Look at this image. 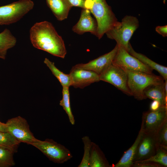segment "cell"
Returning <instances> with one entry per match:
<instances>
[{
    "label": "cell",
    "mask_w": 167,
    "mask_h": 167,
    "mask_svg": "<svg viewBox=\"0 0 167 167\" xmlns=\"http://www.w3.org/2000/svg\"><path fill=\"white\" fill-rule=\"evenodd\" d=\"M30 37L35 48L65 58L67 52L64 41L50 22L45 21L35 23L30 30Z\"/></svg>",
    "instance_id": "1"
},
{
    "label": "cell",
    "mask_w": 167,
    "mask_h": 167,
    "mask_svg": "<svg viewBox=\"0 0 167 167\" xmlns=\"http://www.w3.org/2000/svg\"><path fill=\"white\" fill-rule=\"evenodd\" d=\"M85 9L94 16L97 24V37L101 39L118 21L106 0H86Z\"/></svg>",
    "instance_id": "2"
},
{
    "label": "cell",
    "mask_w": 167,
    "mask_h": 167,
    "mask_svg": "<svg viewBox=\"0 0 167 167\" xmlns=\"http://www.w3.org/2000/svg\"><path fill=\"white\" fill-rule=\"evenodd\" d=\"M139 26L138 19L135 17L126 15L121 22L118 21L105 34L107 37L115 40L117 44L128 51L130 40Z\"/></svg>",
    "instance_id": "3"
},
{
    "label": "cell",
    "mask_w": 167,
    "mask_h": 167,
    "mask_svg": "<svg viewBox=\"0 0 167 167\" xmlns=\"http://www.w3.org/2000/svg\"><path fill=\"white\" fill-rule=\"evenodd\" d=\"M127 76L128 87L132 96L138 100L146 99L144 91L148 87L161 84L164 80L161 76L144 72L125 70Z\"/></svg>",
    "instance_id": "4"
},
{
    "label": "cell",
    "mask_w": 167,
    "mask_h": 167,
    "mask_svg": "<svg viewBox=\"0 0 167 167\" xmlns=\"http://www.w3.org/2000/svg\"><path fill=\"white\" fill-rule=\"evenodd\" d=\"M30 145L36 148L55 163L63 164L73 157L68 149L52 139H47L42 141L37 139Z\"/></svg>",
    "instance_id": "5"
},
{
    "label": "cell",
    "mask_w": 167,
    "mask_h": 167,
    "mask_svg": "<svg viewBox=\"0 0 167 167\" xmlns=\"http://www.w3.org/2000/svg\"><path fill=\"white\" fill-rule=\"evenodd\" d=\"M31 0H19L0 6V25H8L19 21L33 8Z\"/></svg>",
    "instance_id": "6"
},
{
    "label": "cell",
    "mask_w": 167,
    "mask_h": 167,
    "mask_svg": "<svg viewBox=\"0 0 167 167\" xmlns=\"http://www.w3.org/2000/svg\"><path fill=\"white\" fill-rule=\"evenodd\" d=\"M6 124L7 132L20 143L30 144L37 139L30 130L27 120L20 116L9 119Z\"/></svg>",
    "instance_id": "7"
},
{
    "label": "cell",
    "mask_w": 167,
    "mask_h": 167,
    "mask_svg": "<svg viewBox=\"0 0 167 167\" xmlns=\"http://www.w3.org/2000/svg\"><path fill=\"white\" fill-rule=\"evenodd\" d=\"M167 122V106H163L156 111L144 112L141 126L144 133L156 135Z\"/></svg>",
    "instance_id": "8"
},
{
    "label": "cell",
    "mask_w": 167,
    "mask_h": 167,
    "mask_svg": "<svg viewBox=\"0 0 167 167\" xmlns=\"http://www.w3.org/2000/svg\"><path fill=\"white\" fill-rule=\"evenodd\" d=\"M112 64L125 70L153 74L152 69L131 55L123 47L119 45Z\"/></svg>",
    "instance_id": "9"
},
{
    "label": "cell",
    "mask_w": 167,
    "mask_h": 167,
    "mask_svg": "<svg viewBox=\"0 0 167 167\" xmlns=\"http://www.w3.org/2000/svg\"><path fill=\"white\" fill-rule=\"evenodd\" d=\"M100 80L109 83L124 93L132 96L128 87L126 72L112 64L99 75Z\"/></svg>",
    "instance_id": "10"
},
{
    "label": "cell",
    "mask_w": 167,
    "mask_h": 167,
    "mask_svg": "<svg viewBox=\"0 0 167 167\" xmlns=\"http://www.w3.org/2000/svg\"><path fill=\"white\" fill-rule=\"evenodd\" d=\"M118 48V45L116 44L114 48L109 52L88 63L78 64L74 66L76 68L93 71L100 75L112 64Z\"/></svg>",
    "instance_id": "11"
},
{
    "label": "cell",
    "mask_w": 167,
    "mask_h": 167,
    "mask_svg": "<svg viewBox=\"0 0 167 167\" xmlns=\"http://www.w3.org/2000/svg\"><path fill=\"white\" fill-rule=\"evenodd\" d=\"M158 145L156 135L144 133L138 146L133 162L144 160L153 156L156 152Z\"/></svg>",
    "instance_id": "12"
},
{
    "label": "cell",
    "mask_w": 167,
    "mask_h": 167,
    "mask_svg": "<svg viewBox=\"0 0 167 167\" xmlns=\"http://www.w3.org/2000/svg\"><path fill=\"white\" fill-rule=\"evenodd\" d=\"M71 86L83 88L91 84L100 81L99 75L92 71L76 68L73 66L69 73Z\"/></svg>",
    "instance_id": "13"
},
{
    "label": "cell",
    "mask_w": 167,
    "mask_h": 167,
    "mask_svg": "<svg viewBox=\"0 0 167 167\" xmlns=\"http://www.w3.org/2000/svg\"><path fill=\"white\" fill-rule=\"evenodd\" d=\"M72 30L74 32L79 34L90 32L97 36V23L96 20L92 17L88 10L82 9L79 19L73 27Z\"/></svg>",
    "instance_id": "14"
},
{
    "label": "cell",
    "mask_w": 167,
    "mask_h": 167,
    "mask_svg": "<svg viewBox=\"0 0 167 167\" xmlns=\"http://www.w3.org/2000/svg\"><path fill=\"white\" fill-rule=\"evenodd\" d=\"M47 4L57 19L62 21L66 19L72 7L67 0H46Z\"/></svg>",
    "instance_id": "15"
},
{
    "label": "cell",
    "mask_w": 167,
    "mask_h": 167,
    "mask_svg": "<svg viewBox=\"0 0 167 167\" xmlns=\"http://www.w3.org/2000/svg\"><path fill=\"white\" fill-rule=\"evenodd\" d=\"M144 132L141 126L136 138L132 146L123 154L114 167H131L138 146L143 137Z\"/></svg>",
    "instance_id": "16"
},
{
    "label": "cell",
    "mask_w": 167,
    "mask_h": 167,
    "mask_svg": "<svg viewBox=\"0 0 167 167\" xmlns=\"http://www.w3.org/2000/svg\"><path fill=\"white\" fill-rule=\"evenodd\" d=\"M111 165L99 146L92 142L89 162V167H110Z\"/></svg>",
    "instance_id": "17"
},
{
    "label": "cell",
    "mask_w": 167,
    "mask_h": 167,
    "mask_svg": "<svg viewBox=\"0 0 167 167\" xmlns=\"http://www.w3.org/2000/svg\"><path fill=\"white\" fill-rule=\"evenodd\" d=\"M128 53L152 69L158 72L164 80L167 79V67L152 61L145 55L135 51L130 44Z\"/></svg>",
    "instance_id": "18"
},
{
    "label": "cell",
    "mask_w": 167,
    "mask_h": 167,
    "mask_svg": "<svg viewBox=\"0 0 167 167\" xmlns=\"http://www.w3.org/2000/svg\"><path fill=\"white\" fill-rule=\"evenodd\" d=\"M164 82L161 84L150 86L146 88L144 91L146 98L158 101L162 106H167V95L164 89Z\"/></svg>",
    "instance_id": "19"
},
{
    "label": "cell",
    "mask_w": 167,
    "mask_h": 167,
    "mask_svg": "<svg viewBox=\"0 0 167 167\" xmlns=\"http://www.w3.org/2000/svg\"><path fill=\"white\" fill-rule=\"evenodd\" d=\"M17 42L16 38L10 30L6 28L0 33V58L5 59L9 49L14 47Z\"/></svg>",
    "instance_id": "20"
},
{
    "label": "cell",
    "mask_w": 167,
    "mask_h": 167,
    "mask_svg": "<svg viewBox=\"0 0 167 167\" xmlns=\"http://www.w3.org/2000/svg\"><path fill=\"white\" fill-rule=\"evenodd\" d=\"M44 62L58 79L62 87L69 88L71 86V79L69 74H66L62 72L56 67L54 62L47 58H45Z\"/></svg>",
    "instance_id": "21"
},
{
    "label": "cell",
    "mask_w": 167,
    "mask_h": 167,
    "mask_svg": "<svg viewBox=\"0 0 167 167\" xmlns=\"http://www.w3.org/2000/svg\"><path fill=\"white\" fill-rule=\"evenodd\" d=\"M16 149L0 145V167H9L15 164L13 155Z\"/></svg>",
    "instance_id": "22"
},
{
    "label": "cell",
    "mask_w": 167,
    "mask_h": 167,
    "mask_svg": "<svg viewBox=\"0 0 167 167\" xmlns=\"http://www.w3.org/2000/svg\"><path fill=\"white\" fill-rule=\"evenodd\" d=\"M62 88V98L60 101L59 105L62 107L67 114L71 123L72 125H74L75 121L71 107L69 88L66 87Z\"/></svg>",
    "instance_id": "23"
},
{
    "label": "cell",
    "mask_w": 167,
    "mask_h": 167,
    "mask_svg": "<svg viewBox=\"0 0 167 167\" xmlns=\"http://www.w3.org/2000/svg\"><path fill=\"white\" fill-rule=\"evenodd\" d=\"M140 161H151L167 166V149L158 145L156 153L148 159Z\"/></svg>",
    "instance_id": "24"
},
{
    "label": "cell",
    "mask_w": 167,
    "mask_h": 167,
    "mask_svg": "<svg viewBox=\"0 0 167 167\" xmlns=\"http://www.w3.org/2000/svg\"><path fill=\"white\" fill-rule=\"evenodd\" d=\"M84 143V153L82 159L78 167H89V162L92 142L89 136H85L82 138Z\"/></svg>",
    "instance_id": "25"
},
{
    "label": "cell",
    "mask_w": 167,
    "mask_h": 167,
    "mask_svg": "<svg viewBox=\"0 0 167 167\" xmlns=\"http://www.w3.org/2000/svg\"><path fill=\"white\" fill-rule=\"evenodd\" d=\"M20 143L9 132L0 131V145L16 149Z\"/></svg>",
    "instance_id": "26"
},
{
    "label": "cell",
    "mask_w": 167,
    "mask_h": 167,
    "mask_svg": "<svg viewBox=\"0 0 167 167\" xmlns=\"http://www.w3.org/2000/svg\"><path fill=\"white\" fill-rule=\"evenodd\" d=\"M156 136L158 145L167 149V122L158 131Z\"/></svg>",
    "instance_id": "27"
},
{
    "label": "cell",
    "mask_w": 167,
    "mask_h": 167,
    "mask_svg": "<svg viewBox=\"0 0 167 167\" xmlns=\"http://www.w3.org/2000/svg\"><path fill=\"white\" fill-rule=\"evenodd\" d=\"M131 167H163L161 165L152 162L139 161L133 163Z\"/></svg>",
    "instance_id": "28"
},
{
    "label": "cell",
    "mask_w": 167,
    "mask_h": 167,
    "mask_svg": "<svg viewBox=\"0 0 167 167\" xmlns=\"http://www.w3.org/2000/svg\"><path fill=\"white\" fill-rule=\"evenodd\" d=\"M72 7H80L85 9V4L86 0H67Z\"/></svg>",
    "instance_id": "29"
},
{
    "label": "cell",
    "mask_w": 167,
    "mask_h": 167,
    "mask_svg": "<svg viewBox=\"0 0 167 167\" xmlns=\"http://www.w3.org/2000/svg\"><path fill=\"white\" fill-rule=\"evenodd\" d=\"M156 31L163 37L167 36V26H157L155 28Z\"/></svg>",
    "instance_id": "30"
},
{
    "label": "cell",
    "mask_w": 167,
    "mask_h": 167,
    "mask_svg": "<svg viewBox=\"0 0 167 167\" xmlns=\"http://www.w3.org/2000/svg\"><path fill=\"white\" fill-rule=\"evenodd\" d=\"M162 106L160 102L156 100H153L149 105V110L155 111L158 109Z\"/></svg>",
    "instance_id": "31"
},
{
    "label": "cell",
    "mask_w": 167,
    "mask_h": 167,
    "mask_svg": "<svg viewBox=\"0 0 167 167\" xmlns=\"http://www.w3.org/2000/svg\"><path fill=\"white\" fill-rule=\"evenodd\" d=\"M0 131L3 132H7L6 126V123L0 122Z\"/></svg>",
    "instance_id": "32"
},
{
    "label": "cell",
    "mask_w": 167,
    "mask_h": 167,
    "mask_svg": "<svg viewBox=\"0 0 167 167\" xmlns=\"http://www.w3.org/2000/svg\"><path fill=\"white\" fill-rule=\"evenodd\" d=\"M166 0H163V2H164V4H165Z\"/></svg>",
    "instance_id": "33"
},
{
    "label": "cell",
    "mask_w": 167,
    "mask_h": 167,
    "mask_svg": "<svg viewBox=\"0 0 167 167\" xmlns=\"http://www.w3.org/2000/svg\"></svg>",
    "instance_id": "34"
}]
</instances>
